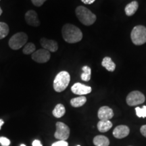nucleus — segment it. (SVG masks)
Returning a JSON list of instances; mask_svg holds the SVG:
<instances>
[{
	"label": "nucleus",
	"instance_id": "1",
	"mask_svg": "<svg viewBox=\"0 0 146 146\" xmlns=\"http://www.w3.org/2000/svg\"><path fill=\"white\" fill-rule=\"evenodd\" d=\"M63 39L69 43H75L83 39V33L81 29L72 24H66L62 29Z\"/></svg>",
	"mask_w": 146,
	"mask_h": 146
},
{
	"label": "nucleus",
	"instance_id": "2",
	"mask_svg": "<svg viewBox=\"0 0 146 146\" xmlns=\"http://www.w3.org/2000/svg\"><path fill=\"white\" fill-rule=\"evenodd\" d=\"M78 19L85 26L92 25L96 21V16L85 6H78L75 10Z\"/></svg>",
	"mask_w": 146,
	"mask_h": 146
},
{
	"label": "nucleus",
	"instance_id": "3",
	"mask_svg": "<svg viewBox=\"0 0 146 146\" xmlns=\"http://www.w3.org/2000/svg\"><path fill=\"white\" fill-rule=\"evenodd\" d=\"M70 81V74L66 71H61L60 72L54 81V89L56 92H62L64 91L68 86Z\"/></svg>",
	"mask_w": 146,
	"mask_h": 146
},
{
	"label": "nucleus",
	"instance_id": "4",
	"mask_svg": "<svg viewBox=\"0 0 146 146\" xmlns=\"http://www.w3.org/2000/svg\"><path fill=\"white\" fill-rule=\"evenodd\" d=\"M131 38L135 45H143L146 43V27L143 25L135 27L131 31Z\"/></svg>",
	"mask_w": 146,
	"mask_h": 146
},
{
	"label": "nucleus",
	"instance_id": "5",
	"mask_svg": "<svg viewBox=\"0 0 146 146\" xmlns=\"http://www.w3.org/2000/svg\"><path fill=\"white\" fill-rule=\"evenodd\" d=\"M28 36L23 32H20L14 35L9 41V46L14 50L21 49L22 47L27 44Z\"/></svg>",
	"mask_w": 146,
	"mask_h": 146
},
{
	"label": "nucleus",
	"instance_id": "6",
	"mask_svg": "<svg viewBox=\"0 0 146 146\" xmlns=\"http://www.w3.org/2000/svg\"><path fill=\"white\" fill-rule=\"evenodd\" d=\"M145 100V96L139 91H133L129 93L127 97V104L130 106H135L143 104Z\"/></svg>",
	"mask_w": 146,
	"mask_h": 146
},
{
	"label": "nucleus",
	"instance_id": "7",
	"mask_svg": "<svg viewBox=\"0 0 146 146\" xmlns=\"http://www.w3.org/2000/svg\"><path fill=\"white\" fill-rule=\"evenodd\" d=\"M56 125V131L54 134L55 137L61 141L66 140L70 135V128L62 122H58Z\"/></svg>",
	"mask_w": 146,
	"mask_h": 146
},
{
	"label": "nucleus",
	"instance_id": "8",
	"mask_svg": "<svg viewBox=\"0 0 146 146\" xmlns=\"http://www.w3.org/2000/svg\"><path fill=\"white\" fill-rule=\"evenodd\" d=\"M50 52L43 48L35 52L32 54L31 58L37 63H45L50 60Z\"/></svg>",
	"mask_w": 146,
	"mask_h": 146
},
{
	"label": "nucleus",
	"instance_id": "9",
	"mask_svg": "<svg viewBox=\"0 0 146 146\" xmlns=\"http://www.w3.org/2000/svg\"><path fill=\"white\" fill-rule=\"evenodd\" d=\"M91 90L92 89L91 87L87 86V85L80 83H74L71 87V91L73 94L78 95V96H83V95L90 94Z\"/></svg>",
	"mask_w": 146,
	"mask_h": 146
},
{
	"label": "nucleus",
	"instance_id": "10",
	"mask_svg": "<svg viewBox=\"0 0 146 146\" xmlns=\"http://www.w3.org/2000/svg\"><path fill=\"white\" fill-rule=\"evenodd\" d=\"M25 21L30 26L37 27L40 25V21L38 18L37 14L34 10H29L25 14Z\"/></svg>",
	"mask_w": 146,
	"mask_h": 146
},
{
	"label": "nucleus",
	"instance_id": "11",
	"mask_svg": "<svg viewBox=\"0 0 146 146\" xmlns=\"http://www.w3.org/2000/svg\"><path fill=\"white\" fill-rule=\"evenodd\" d=\"M40 43L43 49L49 52H55L58 50V43L54 40L47 39L45 38H41L40 40Z\"/></svg>",
	"mask_w": 146,
	"mask_h": 146
},
{
	"label": "nucleus",
	"instance_id": "12",
	"mask_svg": "<svg viewBox=\"0 0 146 146\" xmlns=\"http://www.w3.org/2000/svg\"><path fill=\"white\" fill-rule=\"evenodd\" d=\"M98 116L100 120H110L114 116V112L108 106H102L98 110Z\"/></svg>",
	"mask_w": 146,
	"mask_h": 146
},
{
	"label": "nucleus",
	"instance_id": "13",
	"mask_svg": "<svg viewBox=\"0 0 146 146\" xmlns=\"http://www.w3.org/2000/svg\"><path fill=\"white\" fill-rule=\"evenodd\" d=\"M130 129L126 125L117 126L113 131V135L117 139H123L129 135Z\"/></svg>",
	"mask_w": 146,
	"mask_h": 146
},
{
	"label": "nucleus",
	"instance_id": "14",
	"mask_svg": "<svg viewBox=\"0 0 146 146\" xmlns=\"http://www.w3.org/2000/svg\"><path fill=\"white\" fill-rule=\"evenodd\" d=\"M139 8V3L137 1H133L131 3H128L125 8L126 15L128 16H133L137 10Z\"/></svg>",
	"mask_w": 146,
	"mask_h": 146
},
{
	"label": "nucleus",
	"instance_id": "15",
	"mask_svg": "<svg viewBox=\"0 0 146 146\" xmlns=\"http://www.w3.org/2000/svg\"><path fill=\"white\" fill-rule=\"evenodd\" d=\"M97 127L101 133H106L112 127V123L110 120H100L97 125Z\"/></svg>",
	"mask_w": 146,
	"mask_h": 146
},
{
	"label": "nucleus",
	"instance_id": "16",
	"mask_svg": "<svg viewBox=\"0 0 146 146\" xmlns=\"http://www.w3.org/2000/svg\"><path fill=\"white\" fill-rule=\"evenodd\" d=\"M102 65L109 72H114L116 68V64L110 57H105L104 58L102 62Z\"/></svg>",
	"mask_w": 146,
	"mask_h": 146
},
{
	"label": "nucleus",
	"instance_id": "17",
	"mask_svg": "<svg viewBox=\"0 0 146 146\" xmlns=\"http://www.w3.org/2000/svg\"><path fill=\"white\" fill-rule=\"evenodd\" d=\"M94 143L96 146H108L110 140L106 136L97 135L94 139Z\"/></svg>",
	"mask_w": 146,
	"mask_h": 146
},
{
	"label": "nucleus",
	"instance_id": "18",
	"mask_svg": "<svg viewBox=\"0 0 146 146\" xmlns=\"http://www.w3.org/2000/svg\"><path fill=\"white\" fill-rule=\"evenodd\" d=\"M66 113V109L65 107L64 106V105L62 104H58L56 105V106L55 107V108L53 110L52 114L54 115V117L60 118L62 117Z\"/></svg>",
	"mask_w": 146,
	"mask_h": 146
},
{
	"label": "nucleus",
	"instance_id": "19",
	"mask_svg": "<svg viewBox=\"0 0 146 146\" xmlns=\"http://www.w3.org/2000/svg\"><path fill=\"white\" fill-rule=\"evenodd\" d=\"M87 98L85 96H80L78 98H72L70 100V104L72 107L78 108L83 106L86 103Z\"/></svg>",
	"mask_w": 146,
	"mask_h": 146
},
{
	"label": "nucleus",
	"instance_id": "20",
	"mask_svg": "<svg viewBox=\"0 0 146 146\" xmlns=\"http://www.w3.org/2000/svg\"><path fill=\"white\" fill-rule=\"evenodd\" d=\"M83 73L81 74V78L83 81H89L91 79V69L88 66H84L82 68Z\"/></svg>",
	"mask_w": 146,
	"mask_h": 146
},
{
	"label": "nucleus",
	"instance_id": "21",
	"mask_svg": "<svg viewBox=\"0 0 146 146\" xmlns=\"http://www.w3.org/2000/svg\"><path fill=\"white\" fill-rule=\"evenodd\" d=\"M9 33V27L6 23L0 22V39H2Z\"/></svg>",
	"mask_w": 146,
	"mask_h": 146
},
{
	"label": "nucleus",
	"instance_id": "22",
	"mask_svg": "<svg viewBox=\"0 0 146 146\" xmlns=\"http://www.w3.org/2000/svg\"><path fill=\"white\" fill-rule=\"evenodd\" d=\"M35 50H36V47H35V45L34 43H28L25 45L23 52L25 54L29 55V54H33V53L35 52Z\"/></svg>",
	"mask_w": 146,
	"mask_h": 146
},
{
	"label": "nucleus",
	"instance_id": "23",
	"mask_svg": "<svg viewBox=\"0 0 146 146\" xmlns=\"http://www.w3.org/2000/svg\"><path fill=\"white\" fill-rule=\"evenodd\" d=\"M135 112L139 118H146V106H143L142 108H135Z\"/></svg>",
	"mask_w": 146,
	"mask_h": 146
},
{
	"label": "nucleus",
	"instance_id": "24",
	"mask_svg": "<svg viewBox=\"0 0 146 146\" xmlns=\"http://www.w3.org/2000/svg\"><path fill=\"white\" fill-rule=\"evenodd\" d=\"M0 143L2 146H9L10 145V141L5 137H0Z\"/></svg>",
	"mask_w": 146,
	"mask_h": 146
},
{
	"label": "nucleus",
	"instance_id": "25",
	"mask_svg": "<svg viewBox=\"0 0 146 146\" xmlns=\"http://www.w3.org/2000/svg\"><path fill=\"white\" fill-rule=\"evenodd\" d=\"M52 146H68V142L66 141H61V140H60V141H56L53 143Z\"/></svg>",
	"mask_w": 146,
	"mask_h": 146
},
{
	"label": "nucleus",
	"instance_id": "26",
	"mask_svg": "<svg viewBox=\"0 0 146 146\" xmlns=\"http://www.w3.org/2000/svg\"><path fill=\"white\" fill-rule=\"evenodd\" d=\"M31 1L34 5H35L36 7H39L43 5V3H44L46 0H31Z\"/></svg>",
	"mask_w": 146,
	"mask_h": 146
},
{
	"label": "nucleus",
	"instance_id": "27",
	"mask_svg": "<svg viewBox=\"0 0 146 146\" xmlns=\"http://www.w3.org/2000/svg\"><path fill=\"white\" fill-rule=\"evenodd\" d=\"M140 132L145 137H146V125L142 126L140 129Z\"/></svg>",
	"mask_w": 146,
	"mask_h": 146
},
{
	"label": "nucleus",
	"instance_id": "28",
	"mask_svg": "<svg viewBox=\"0 0 146 146\" xmlns=\"http://www.w3.org/2000/svg\"><path fill=\"white\" fill-rule=\"evenodd\" d=\"M33 146H43L39 140L35 139L33 142Z\"/></svg>",
	"mask_w": 146,
	"mask_h": 146
},
{
	"label": "nucleus",
	"instance_id": "29",
	"mask_svg": "<svg viewBox=\"0 0 146 146\" xmlns=\"http://www.w3.org/2000/svg\"><path fill=\"white\" fill-rule=\"evenodd\" d=\"M95 1H96V0H81V1L83 3H85V4H88V5L92 4Z\"/></svg>",
	"mask_w": 146,
	"mask_h": 146
},
{
	"label": "nucleus",
	"instance_id": "30",
	"mask_svg": "<svg viewBox=\"0 0 146 146\" xmlns=\"http://www.w3.org/2000/svg\"><path fill=\"white\" fill-rule=\"evenodd\" d=\"M3 124H4V121L2 119H0V130H1V127H2Z\"/></svg>",
	"mask_w": 146,
	"mask_h": 146
},
{
	"label": "nucleus",
	"instance_id": "31",
	"mask_svg": "<svg viewBox=\"0 0 146 146\" xmlns=\"http://www.w3.org/2000/svg\"><path fill=\"white\" fill-rule=\"evenodd\" d=\"M1 14H2V10H1V8H0V16L1 15Z\"/></svg>",
	"mask_w": 146,
	"mask_h": 146
},
{
	"label": "nucleus",
	"instance_id": "32",
	"mask_svg": "<svg viewBox=\"0 0 146 146\" xmlns=\"http://www.w3.org/2000/svg\"><path fill=\"white\" fill-rule=\"evenodd\" d=\"M21 146H27V145H25V144H21Z\"/></svg>",
	"mask_w": 146,
	"mask_h": 146
},
{
	"label": "nucleus",
	"instance_id": "33",
	"mask_svg": "<svg viewBox=\"0 0 146 146\" xmlns=\"http://www.w3.org/2000/svg\"><path fill=\"white\" fill-rule=\"evenodd\" d=\"M76 146H81V145H76Z\"/></svg>",
	"mask_w": 146,
	"mask_h": 146
}]
</instances>
